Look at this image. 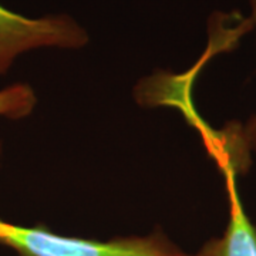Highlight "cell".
Listing matches in <instances>:
<instances>
[{
  "instance_id": "obj_3",
  "label": "cell",
  "mask_w": 256,
  "mask_h": 256,
  "mask_svg": "<svg viewBox=\"0 0 256 256\" xmlns=\"http://www.w3.org/2000/svg\"><path fill=\"white\" fill-rule=\"evenodd\" d=\"M226 178L229 222L224 235L206 240L192 256H256V226L249 220L239 198L235 182L236 170L222 165Z\"/></svg>"
},
{
  "instance_id": "obj_4",
  "label": "cell",
  "mask_w": 256,
  "mask_h": 256,
  "mask_svg": "<svg viewBox=\"0 0 256 256\" xmlns=\"http://www.w3.org/2000/svg\"><path fill=\"white\" fill-rule=\"evenodd\" d=\"M36 104L33 90L26 84H14L0 92V117L23 118Z\"/></svg>"
},
{
  "instance_id": "obj_5",
  "label": "cell",
  "mask_w": 256,
  "mask_h": 256,
  "mask_svg": "<svg viewBox=\"0 0 256 256\" xmlns=\"http://www.w3.org/2000/svg\"><path fill=\"white\" fill-rule=\"evenodd\" d=\"M249 6H250V20L252 24L256 28V0H248ZM239 138H242V144L246 146L248 151H254L256 152V116H254L252 118L246 122L245 128L240 131Z\"/></svg>"
},
{
  "instance_id": "obj_1",
  "label": "cell",
  "mask_w": 256,
  "mask_h": 256,
  "mask_svg": "<svg viewBox=\"0 0 256 256\" xmlns=\"http://www.w3.org/2000/svg\"><path fill=\"white\" fill-rule=\"evenodd\" d=\"M0 244L18 256H192L156 230L146 236L94 240L64 236L43 226H20L0 220Z\"/></svg>"
},
{
  "instance_id": "obj_2",
  "label": "cell",
  "mask_w": 256,
  "mask_h": 256,
  "mask_svg": "<svg viewBox=\"0 0 256 256\" xmlns=\"http://www.w3.org/2000/svg\"><path fill=\"white\" fill-rule=\"evenodd\" d=\"M88 36L67 14L28 18L0 4V74H4L18 54L40 48H80Z\"/></svg>"
}]
</instances>
